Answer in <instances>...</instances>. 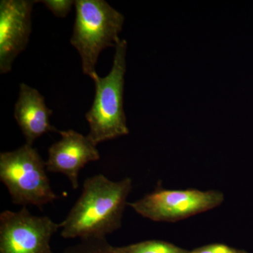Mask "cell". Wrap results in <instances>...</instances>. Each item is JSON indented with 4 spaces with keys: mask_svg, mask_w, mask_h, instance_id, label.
Instances as JSON below:
<instances>
[{
    "mask_svg": "<svg viewBox=\"0 0 253 253\" xmlns=\"http://www.w3.org/2000/svg\"><path fill=\"white\" fill-rule=\"evenodd\" d=\"M132 180L113 181L103 174L86 178L81 196L60 223L64 239H105L122 226Z\"/></svg>",
    "mask_w": 253,
    "mask_h": 253,
    "instance_id": "obj_1",
    "label": "cell"
},
{
    "mask_svg": "<svg viewBox=\"0 0 253 253\" xmlns=\"http://www.w3.org/2000/svg\"><path fill=\"white\" fill-rule=\"evenodd\" d=\"M127 42L121 39L115 45L112 68L107 76L95 73L91 79L95 84V96L91 109L85 114L89 123L87 137L97 146L129 133L123 104Z\"/></svg>",
    "mask_w": 253,
    "mask_h": 253,
    "instance_id": "obj_2",
    "label": "cell"
},
{
    "mask_svg": "<svg viewBox=\"0 0 253 253\" xmlns=\"http://www.w3.org/2000/svg\"><path fill=\"white\" fill-rule=\"evenodd\" d=\"M75 6L71 44L81 56L83 73L91 78L101 51L120 39L125 17L104 0H77Z\"/></svg>",
    "mask_w": 253,
    "mask_h": 253,
    "instance_id": "obj_3",
    "label": "cell"
},
{
    "mask_svg": "<svg viewBox=\"0 0 253 253\" xmlns=\"http://www.w3.org/2000/svg\"><path fill=\"white\" fill-rule=\"evenodd\" d=\"M45 161L33 146L25 144L14 151L0 154V180L13 204L42 210L59 199L46 174Z\"/></svg>",
    "mask_w": 253,
    "mask_h": 253,
    "instance_id": "obj_4",
    "label": "cell"
},
{
    "mask_svg": "<svg viewBox=\"0 0 253 253\" xmlns=\"http://www.w3.org/2000/svg\"><path fill=\"white\" fill-rule=\"evenodd\" d=\"M224 201L215 190L157 189L128 206L141 216L154 221H176L220 206Z\"/></svg>",
    "mask_w": 253,
    "mask_h": 253,
    "instance_id": "obj_5",
    "label": "cell"
},
{
    "mask_svg": "<svg viewBox=\"0 0 253 253\" xmlns=\"http://www.w3.org/2000/svg\"><path fill=\"white\" fill-rule=\"evenodd\" d=\"M60 224L47 216L32 214L27 207L0 214V253H54L51 238Z\"/></svg>",
    "mask_w": 253,
    "mask_h": 253,
    "instance_id": "obj_6",
    "label": "cell"
},
{
    "mask_svg": "<svg viewBox=\"0 0 253 253\" xmlns=\"http://www.w3.org/2000/svg\"><path fill=\"white\" fill-rule=\"evenodd\" d=\"M36 1H0V73H9L18 55L26 49L32 32V11Z\"/></svg>",
    "mask_w": 253,
    "mask_h": 253,
    "instance_id": "obj_7",
    "label": "cell"
},
{
    "mask_svg": "<svg viewBox=\"0 0 253 253\" xmlns=\"http://www.w3.org/2000/svg\"><path fill=\"white\" fill-rule=\"evenodd\" d=\"M61 139L48 149L46 170L66 176L74 190L79 188V174L89 163L100 159L96 146L87 136L68 129L59 131Z\"/></svg>",
    "mask_w": 253,
    "mask_h": 253,
    "instance_id": "obj_8",
    "label": "cell"
},
{
    "mask_svg": "<svg viewBox=\"0 0 253 253\" xmlns=\"http://www.w3.org/2000/svg\"><path fill=\"white\" fill-rule=\"evenodd\" d=\"M52 113V110L46 106L45 99L39 91L25 83L20 84L14 115L26 144L33 146V142L44 134L51 131L59 132L50 123Z\"/></svg>",
    "mask_w": 253,
    "mask_h": 253,
    "instance_id": "obj_9",
    "label": "cell"
},
{
    "mask_svg": "<svg viewBox=\"0 0 253 253\" xmlns=\"http://www.w3.org/2000/svg\"><path fill=\"white\" fill-rule=\"evenodd\" d=\"M114 253H189L175 245L166 241L150 240L125 246H113Z\"/></svg>",
    "mask_w": 253,
    "mask_h": 253,
    "instance_id": "obj_10",
    "label": "cell"
},
{
    "mask_svg": "<svg viewBox=\"0 0 253 253\" xmlns=\"http://www.w3.org/2000/svg\"><path fill=\"white\" fill-rule=\"evenodd\" d=\"M113 246L105 239L81 240L74 246H69L61 253H114Z\"/></svg>",
    "mask_w": 253,
    "mask_h": 253,
    "instance_id": "obj_11",
    "label": "cell"
},
{
    "mask_svg": "<svg viewBox=\"0 0 253 253\" xmlns=\"http://www.w3.org/2000/svg\"><path fill=\"white\" fill-rule=\"evenodd\" d=\"M40 1L45 5L54 16L59 18L66 17L75 5V1L72 0H44Z\"/></svg>",
    "mask_w": 253,
    "mask_h": 253,
    "instance_id": "obj_12",
    "label": "cell"
},
{
    "mask_svg": "<svg viewBox=\"0 0 253 253\" xmlns=\"http://www.w3.org/2000/svg\"><path fill=\"white\" fill-rule=\"evenodd\" d=\"M189 253H241L224 244H212L189 251Z\"/></svg>",
    "mask_w": 253,
    "mask_h": 253,
    "instance_id": "obj_13",
    "label": "cell"
},
{
    "mask_svg": "<svg viewBox=\"0 0 253 253\" xmlns=\"http://www.w3.org/2000/svg\"></svg>",
    "mask_w": 253,
    "mask_h": 253,
    "instance_id": "obj_14",
    "label": "cell"
}]
</instances>
